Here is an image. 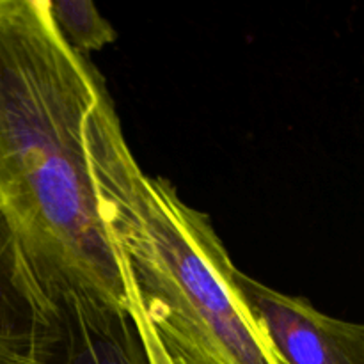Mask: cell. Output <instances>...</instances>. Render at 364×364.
Wrapping results in <instances>:
<instances>
[{
  "mask_svg": "<svg viewBox=\"0 0 364 364\" xmlns=\"http://www.w3.org/2000/svg\"><path fill=\"white\" fill-rule=\"evenodd\" d=\"M103 87L46 0H0V206L28 249L128 304L85 153V121Z\"/></svg>",
  "mask_w": 364,
  "mask_h": 364,
  "instance_id": "obj_1",
  "label": "cell"
},
{
  "mask_svg": "<svg viewBox=\"0 0 364 364\" xmlns=\"http://www.w3.org/2000/svg\"><path fill=\"white\" fill-rule=\"evenodd\" d=\"M100 215L128 287L174 364H279L245 308L206 213L132 153L107 87L85 121Z\"/></svg>",
  "mask_w": 364,
  "mask_h": 364,
  "instance_id": "obj_2",
  "label": "cell"
},
{
  "mask_svg": "<svg viewBox=\"0 0 364 364\" xmlns=\"http://www.w3.org/2000/svg\"><path fill=\"white\" fill-rule=\"evenodd\" d=\"M38 290L28 364H174L128 287V304L25 247Z\"/></svg>",
  "mask_w": 364,
  "mask_h": 364,
  "instance_id": "obj_3",
  "label": "cell"
},
{
  "mask_svg": "<svg viewBox=\"0 0 364 364\" xmlns=\"http://www.w3.org/2000/svg\"><path fill=\"white\" fill-rule=\"evenodd\" d=\"M235 287L279 364H364V327L318 311L240 269Z\"/></svg>",
  "mask_w": 364,
  "mask_h": 364,
  "instance_id": "obj_4",
  "label": "cell"
},
{
  "mask_svg": "<svg viewBox=\"0 0 364 364\" xmlns=\"http://www.w3.org/2000/svg\"><path fill=\"white\" fill-rule=\"evenodd\" d=\"M38 290L16 226L0 206V364H28Z\"/></svg>",
  "mask_w": 364,
  "mask_h": 364,
  "instance_id": "obj_5",
  "label": "cell"
},
{
  "mask_svg": "<svg viewBox=\"0 0 364 364\" xmlns=\"http://www.w3.org/2000/svg\"><path fill=\"white\" fill-rule=\"evenodd\" d=\"M48 13L64 41L77 53L87 57L116 41L110 21L89 0H46Z\"/></svg>",
  "mask_w": 364,
  "mask_h": 364,
  "instance_id": "obj_6",
  "label": "cell"
}]
</instances>
